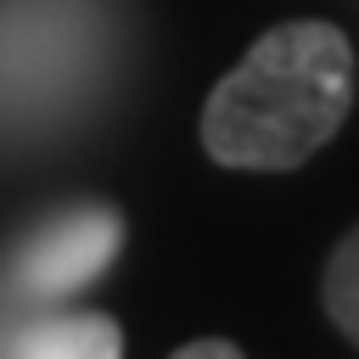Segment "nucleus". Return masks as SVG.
<instances>
[{"label": "nucleus", "instance_id": "7ed1b4c3", "mask_svg": "<svg viewBox=\"0 0 359 359\" xmlns=\"http://www.w3.org/2000/svg\"><path fill=\"white\" fill-rule=\"evenodd\" d=\"M6 359H123V331L112 314H45L6 342Z\"/></svg>", "mask_w": 359, "mask_h": 359}, {"label": "nucleus", "instance_id": "39448f33", "mask_svg": "<svg viewBox=\"0 0 359 359\" xmlns=\"http://www.w3.org/2000/svg\"><path fill=\"white\" fill-rule=\"evenodd\" d=\"M168 359H241V348L224 342V337H196V342H185L180 353H168Z\"/></svg>", "mask_w": 359, "mask_h": 359}, {"label": "nucleus", "instance_id": "f257e3e1", "mask_svg": "<svg viewBox=\"0 0 359 359\" xmlns=\"http://www.w3.org/2000/svg\"><path fill=\"white\" fill-rule=\"evenodd\" d=\"M353 90L359 62L337 22H280L213 84L202 146L224 168H297L348 123Z\"/></svg>", "mask_w": 359, "mask_h": 359}, {"label": "nucleus", "instance_id": "f03ea898", "mask_svg": "<svg viewBox=\"0 0 359 359\" xmlns=\"http://www.w3.org/2000/svg\"><path fill=\"white\" fill-rule=\"evenodd\" d=\"M118 241H123V219L112 208H101V202L67 208L45 230H34V241H22L11 280L22 292H39V297H67L112 264Z\"/></svg>", "mask_w": 359, "mask_h": 359}, {"label": "nucleus", "instance_id": "20e7f679", "mask_svg": "<svg viewBox=\"0 0 359 359\" xmlns=\"http://www.w3.org/2000/svg\"><path fill=\"white\" fill-rule=\"evenodd\" d=\"M320 297H325L331 325L359 348V224L337 241V252H331V264H325V286H320Z\"/></svg>", "mask_w": 359, "mask_h": 359}]
</instances>
